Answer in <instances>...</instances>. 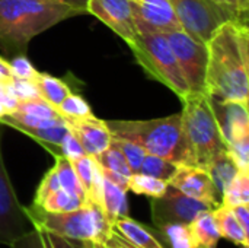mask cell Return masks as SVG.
I'll list each match as a JSON object with an SVG mask.
<instances>
[{"label": "cell", "instance_id": "cell-13", "mask_svg": "<svg viewBox=\"0 0 249 248\" xmlns=\"http://www.w3.org/2000/svg\"><path fill=\"white\" fill-rule=\"evenodd\" d=\"M168 184L196 200L209 203L213 209L220 205V196L217 194L209 172L203 168L181 165Z\"/></svg>", "mask_w": 249, "mask_h": 248}, {"label": "cell", "instance_id": "cell-24", "mask_svg": "<svg viewBox=\"0 0 249 248\" xmlns=\"http://www.w3.org/2000/svg\"><path fill=\"white\" fill-rule=\"evenodd\" d=\"M55 158V165H54V170L57 172V178H58V183H60V187L74 196H77L79 199H82L85 203H86V194H85V190L73 170V165L71 162L63 156V155H58V156H54Z\"/></svg>", "mask_w": 249, "mask_h": 248}, {"label": "cell", "instance_id": "cell-1", "mask_svg": "<svg viewBox=\"0 0 249 248\" xmlns=\"http://www.w3.org/2000/svg\"><path fill=\"white\" fill-rule=\"evenodd\" d=\"M206 95L248 105L249 32L247 22L226 20L207 41Z\"/></svg>", "mask_w": 249, "mask_h": 248}, {"label": "cell", "instance_id": "cell-7", "mask_svg": "<svg viewBox=\"0 0 249 248\" xmlns=\"http://www.w3.org/2000/svg\"><path fill=\"white\" fill-rule=\"evenodd\" d=\"M191 94H206L209 48L182 29L165 34Z\"/></svg>", "mask_w": 249, "mask_h": 248}, {"label": "cell", "instance_id": "cell-44", "mask_svg": "<svg viewBox=\"0 0 249 248\" xmlns=\"http://www.w3.org/2000/svg\"><path fill=\"white\" fill-rule=\"evenodd\" d=\"M242 1H244V4H245V6H248L249 7V0H242Z\"/></svg>", "mask_w": 249, "mask_h": 248}, {"label": "cell", "instance_id": "cell-30", "mask_svg": "<svg viewBox=\"0 0 249 248\" xmlns=\"http://www.w3.org/2000/svg\"><path fill=\"white\" fill-rule=\"evenodd\" d=\"M111 143L121 151V153L124 155V158L131 170V174H137L140 170V165L146 156V151L134 142L120 139L115 136H111Z\"/></svg>", "mask_w": 249, "mask_h": 248}, {"label": "cell", "instance_id": "cell-37", "mask_svg": "<svg viewBox=\"0 0 249 248\" xmlns=\"http://www.w3.org/2000/svg\"><path fill=\"white\" fill-rule=\"evenodd\" d=\"M10 72H12V76L13 77H18V79H26V80H34L35 76H36V70L35 67L31 64V61L25 57V56H16L10 63Z\"/></svg>", "mask_w": 249, "mask_h": 248}, {"label": "cell", "instance_id": "cell-10", "mask_svg": "<svg viewBox=\"0 0 249 248\" xmlns=\"http://www.w3.org/2000/svg\"><path fill=\"white\" fill-rule=\"evenodd\" d=\"M29 224L31 221L26 216L25 206H22L18 200V196L13 190L4 167L0 129V244L10 246L16 238L29 231Z\"/></svg>", "mask_w": 249, "mask_h": 248}, {"label": "cell", "instance_id": "cell-40", "mask_svg": "<svg viewBox=\"0 0 249 248\" xmlns=\"http://www.w3.org/2000/svg\"><path fill=\"white\" fill-rule=\"evenodd\" d=\"M12 77H13V76H12L9 63L0 57V83H7Z\"/></svg>", "mask_w": 249, "mask_h": 248}, {"label": "cell", "instance_id": "cell-11", "mask_svg": "<svg viewBox=\"0 0 249 248\" xmlns=\"http://www.w3.org/2000/svg\"><path fill=\"white\" fill-rule=\"evenodd\" d=\"M137 34H168L179 31L181 23L169 0H130Z\"/></svg>", "mask_w": 249, "mask_h": 248}, {"label": "cell", "instance_id": "cell-27", "mask_svg": "<svg viewBox=\"0 0 249 248\" xmlns=\"http://www.w3.org/2000/svg\"><path fill=\"white\" fill-rule=\"evenodd\" d=\"M181 165H177L165 158H160V156H156V155H150V153H146L142 165H140V170L139 172L140 174H144V175H150V177H155L158 180H162V181H169L175 172L178 171Z\"/></svg>", "mask_w": 249, "mask_h": 248}, {"label": "cell", "instance_id": "cell-25", "mask_svg": "<svg viewBox=\"0 0 249 248\" xmlns=\"http://www.w3.org/2000/svg\"><path fill=\"white\" fill-rule=\"evenodd\" d=\"M85 205V202L82 199H79L77 196L58 189L54 193L48 194L39 205H35L41 209H44L45 212H51V213H61V212H71L76 210L79 208H82Z\"/></svg>", "mask_w": 249, "mask_h": 248}, {"label": "cell", "instance_id": "cell-5", "mask_svg": "<svg viewBox=\"0 0 249 248\" xmlns=\"http://www.w3.org/2000/svg\"><path fill=\"white\" fill-rule=\"evenodd\" d=\"M26 216L32 227H38L61 237L90 243L95 248H102L111 231L104 210L93 205L85 203L82 208L71 212L51 213L32 205L25 208Z\"/></svg>", "mask_w": 249, "mask_h": 248}, {"label": "cell", "instance_id": "cell-26", "mask_svg": "<svg viewBox=\"0 0 249 248\" xmlns=\"http://www.w3.org/2000/svg\"><path fill=\"white\" fill-rule=\"evenodd\" d=\"M159 234V241L165 243V248H196L188 225L184 224H168L165 227L156 228Z\"/></svg>", "mask_w": 249, "mask_h": 248}, {"label": "cell", "instance_id": "cell-39", "mask_svg": "<svg viewBox=\"0 0 249 248\" xmlns=\"http://www.w3.org/2000/svg\"><path fill=\"white\" fill-rule=\"evenodd\" d=\"M236 221L239 222V225L242 227V229L248 234L249 231V205H238L231 208Z\"/></svg>", "mask_w": 249, "mask_h": 248}, {"label": "cell", "instance_id": "cell-38", "mask_svg": "<svg viewBox=\"0 0 249 248\" xmlns=\"http://www.w3.org/2000/svg\"><path fill=\"white\" fill-rule=\"evenodd\" d=\"M60 148H61V155L66 156L69 161H74V159L86 155L83 148H82V145H80V142L71 133V130L67 132V134L64 136V139H63L61 145H60Z\"/></svg>", "mask_w": 249, "mask_h": 248}, {"label": "cell", "instance_id": "cell-23", "mask_svg": "<svg viewBox=\"0 0 249 248\" xmlns=\"http://www.w3.org/2000/svg\"><path fill=\"white\" fill-rule=\"evenodd\" d=\"M220 205L226 208L249 205V171H238V174L223 191Z\"/></svg>", "mask_w": 249, "mask_h": 248}, {"label": "cell", "instance_id": "cell-12", "mask_svg": "<svg viewBox=\"0 0 249 248\" xmlns=\"http://www.w3.org/2000/svg\"><path fill=\"white\" fill-rule=\"evenodd\" d=\"M88 13L102 20L127 44L137 35L130 0H88Z\"/></svg>", "mask_w": 249, "mask_h": 248}, {"label": "cell", "instance_id": "cell-3", "mask_svg": "<svg viewBox=\"0 0 249 248\" xmlns=\"http://www.w3.org/2000/svg\"><path fill=\"white\" fill-rule=\"evenodd\" d=\"M105 123L111 136L134 142L146 153L165 158L177 165L196 167L181 113L153 120H109Z\"/></svg>", "mask_w": 249, "mask_h": 248}, {"label": "cell", "instance_id": "cell-17", "mask_svg": "<svg viewBox=\"0 0 249 248\" xmlns=\"http://www.w3.org/2000/svg\"><path fill=\"white\" fill-rule=\"evenodd\" d=\"M115 232H118L121 237H124L130 244L137 248H165L163 244L159 241L156 234L150 231L149 227L125 216L118 219L111 227Z\"/></svg>", "mask_w": 249, "mask_h": 248}, {"label": "cell", "instance_id": "cell-4", "mask_svg": "<svg viewBox=\"0 0 249 248\" xmlns=\"http://www.w3.org/2000/svg\"><path fill=\"white\" fill-rule=\"evenodd\" d=\"M181 120L187 142L194 156L196 167L207 170V167L226 151V142L220 133L217 121L206 94H188L181 98Z\"/></svg>", "mask_w": 249, "mask_h": 248}, {"label": "cell", "instance_id": "cell-29", "mask_svg": "<svg viewBox=\"0 0 249 248\" xmlns=\"http://www.w3.org/2000/svg\"><path fill=\"white\" fill-rule=\"evenodd\" d=\"M95 161L105 171L118 172V174L125 175V177H130L131 175V170H130V167H128L124 155L112 143H109V146L102 153H99L98 156H95Z\"/></svg>", "mask_w": 249, "mask_h": 248}, {"label": "cell", "instance_id": "cell-14", "mask_svg": "<svg viewBox=\"0 0 249 248\" xmlns=\"http://www.w3.org/2000/svg\"><path fill=\"white\" fill-rule=\"evenodd\" d=\"M209 99L226 145L244 136H249L248 105L233 101H219L210 96Z\"/></svg>", "mask_w": 249, "mask_h": 248}, {"label": "cell", "instance_id": "cell-42", "mask_svg": "<svg viewBox=\"0 0 249 248\" xmlns=\"http://www.w3.org/2000/svg\"><path fill=\"white\" fill-rule=\"evenodd\" d=\"M109 235H111V237H112L115 241H118V243H120V244H121V246H123L124 248H137V247H134L133 244H130V243H128V241H127L124 237H121L118 232H115L112 228H111V231H109Z\"/></svg>", "mask_w": 249, "mask_h": 248}, {"label": "cell", "instance_id": "cell-43", "mask_svg": "<svg viewBox=\"0 0 249 248\" xmlns=\"http://www.w3.org/2000/svg\"><path fill=\"white\" fill-rule=\"evenodd\" d=\"M102 248H124L118 241H115L111 235H108V238H107V241H105V244H104V247Z\"/></svg>", "mask_w": 249, "mask_h": 248}, {"label": "cell", "instance_id": "cell-22", "mask_svg": "<svg viewBox=\"0 0 249 248\" xmlns=\"http://www.w3.org/2000/svg\"><path fill=\"white\" fill-rule=\"evenodd\" d=\"M216 187L217 194L222 199L223 191L226 190V187L231 184V181L233 180V177L238 174L239 168L236 167V164L233 162V159L229 156L228 152H225L223 155L217 156L206 170Z\"/></svg>", "mask_w": 249, "mask_h": 248}, {"label": "cell", "instance_id": "cell-19", "mask_svg": "<svg viewBox=\"0 0 249 248\" xmlns=\"http://www.w3.org/2000/svg\"><path fill=\"white\" fill-rule=\"evenodd\" d=\"M102 210L111 227L118 219L128 216L127 190L115 186L114 183L105 178H104V191H102Z\"/></svg>", "mask_w": 249, "mask_h": 248}, {"label": "cell", "instance_id": "cell-35", "mask_svg": "<svg viewBox=\"0 0 249 248\" xmlns=\"http://www.w3.org/2000/svg\"><path fill=\"white\" fill-rule=\"evenodd\" d=\"M231 20L236 22H247L248 16V6L244 4L242 0H213Z\"/></svg>", "mask_w": 249, "mask_h": 248}, {"label": "cell", "instance_id": "cell-33", "mask_svg": "<svg viewBox=\"0 0 249 248\" xmlns=\"http://www.w3.org/2000/svg\"><path fill=\"white\" fill-rule=\"evenodd\" d=\"M226 151L241 171H249V136L228 143Z\"/></svg>", "mask_w": 249, "mask_h": 248}, {"label": "cell", "instance_id": "cell-32", "mask_svg": "<svg viewBox=\"0 0 249 248\" xmlns=\"http://www.w3.org/2000/svg\"><path fill=\"white\" fill-rule=\"evenodd\" d=\"M55 110L61 114V117H67V118H82V117L93 115L89 104L82 96L74 94H70Z\"/></svg>", "mask_w": 249, "mask_h": 248}, {"label": "cell", "instance_id": "cell-28", "mask_svg": "<svg viewBox=\"0 0 249 248\" xmlns=\"http://www.w3.org/2000/svg\"><path fill=\"white\" fill-rule=\"evenodd\" d=\"M166 187H168L166 181H162V180H158L155 177L144 175L140 172L131 174L128 178V191H133L136 194H143L150 199L160 197L165 193Z\"/></svg>", "mask_w": 249, "mask_h": 248}, {"label": "cell", "instance_id": "cell-36", "mask_svg": "<svg viewBox=\"0 0 249 248\" xmlns=\"http://www.w3.org/2000/svg\"><path fill=\"white\" fill-rule=\"evenodd\" d=\"M58 189H61V187H60V183H58V178H57V172H55V170L53 167L51 170H48V172L44 175L42 181L39 183L32 205H39L48 194L54 193Z\"/></svg>", "mask_w": 249, "mask_h": 248}, {"label": "cell", "instance_id": "cell-9", "mask_svg": "<svg viewBox=\"0 0 249 248\" xmlns=\"http://www.w3.org/2000/svg\"><path fill=\"white\" fill-rule=\"evenodd\" d=\"M209 209H213L209 203L196 200L169 184L160 197L150 199V213L155 228L168 224L188 225L198 213Z\"/></svg>", "mask_w": 249, "mask_h": 248}, {"label": "cell", "instance_id": "cell-31", "mask_svg": "<svg viewBox=\"0 0 249 248\" xmlns=\"http://www.w3.org/2000/svg\"><path fill=\"white\" fill-rule=\"evenodd\" d=\"M15 111L23 113L32 117H38V118H61V114L41 96L34 98V99H26V101H18Z\"/></svg>", "mask_w": 249, "mask_h": 248}, {"label": "cell", "instance_id": "cell-15", "mask_svg": "<svg viewBox=\"0 0 249 248\" xmlns=\"http://www.w3.org/2000/svg\"><path fill=\"white\" fill-rule=\"evenodd\" d=\"M63 120L71 133L77 137L86 155L95 158L109 146L111 133L104 120H99L95 115L82 118L63 117Z\"/></svg>", "mask_w": 249, "mask_h": 248}, {"label": "cell", "instance_id": "cell-6", "mask_svg": "<svg viewBox=\"0 0 249 248\" xmlns=\"http://www.w3.org/2000/svg\"><path fill=\"white\" fill-rule=\"evenodd\" d=\"M128 45L137 63L152 77L168 86L179 98H184L190 94V88L165 35L137 34Z\"/></svg>", "mask_w": 249, "mask_h": 248}, {"label": "cell", "instance_id": "cell-21", "mask_svg": "<svg viewBox=\"0 0 249 248\" xmlns=\"http://www.w3.org/2000/svg\"><path fill=\"white\" fill-rule=\"evenodd\" d=\"M34 82L36 85L39 96L42 99H45L54 108H57L71 94L69 86L63 80H60V79H57V77H54L51 75H47V73H39L38 72Z\"/></svg>", "mask_w": 249, "mask_h": 248}, {"label": "cell", "instance_id": "cell-41", "mask_svg": "<svg viewBox=\"0 0 249 248\" xmlns=\"http://www.w3.org/2000/svg\"><path fill=\"white\" fill-rule=\"evenodd\" d=\"M60 3H64L67 6H71L74 9H77L80 13H86L88 12V0H55Z\"/></svg>", "mask_w": 249, "mask_h": 248}, {"label": "cell", "instance_id": "cell-2", "mask_svg": "<svg viewBox=\"0 0 249 248\" xmlns=\"http://www.w3.org/2000/svg\"><path fill=\"white\" fill-rule=\"evenodd\" d=\"M76 15L77 9L55 0H0V45L23 54L35 35Z\"/></svg>", "mask_w": 249, "mask_h": 248}, {"label": "cell", "instance_id": "cell-20", "mask_svg": "<svg viewBox=\"0 0 249 248\" xmlns=\"http://www.w3.org/2000/svg\"><path fill=\"white\" fill-rule=\"evenodd\" d=\"M213 216H214V221H216V225L219 228L222 238H226L242 248H248V234L242 229V227L236 221L231 208L219 205L217 208L213 209Z\"/></svg>", "mask_w": 249, "mask_h": 248}, {"label": "cell", "instance_id": "cell-18", "mask_svg": "<svg viewBox=\"0 0 249 248\" xmlns=\"http://www.w3.org/2000/svg\"><path fill=\"white\" fill-rule=\"evenodd\" d=\"M188 229L196 248H217L222 238L213 216V209L198 213L188 224Z\"/></svg>", "mask_w": 249, "mask_h": 248}, {"label": "cell", "instance_id": "cell-34", "mask_svg": "<svg viewBox=\"0 0 249 248\" xmlns=\"http://www.w3.org/2000/svg\"><path fill=\"white\" fill-rule=\"evenodd\" d=\"M9 89L12 91L13 96L18 101H26V99H34L39 98V92L36 89V85L34 80H26V79H18L12 77L7 82Z\"/></svg>", "mask_w": 249, "mask_h": 248}, {"label": "cell", "instance_id": "cell-16", "mask_svg": "<svg viewBox=\"0 0 249 248\" xmlns=\"http://www.w3.org/2000/svg\"><path fill=\"white\" fill-rule=\"evenodd\" d=\"M10 248H95L90 243L76 241L51 231L32 227L28 232L16 238L10 246Z\"/></svg>", "mask_w": 249, "mask_h": 248}, {"label": "cell", "instance_id": "cell-8", "mask_svg": "<svg viewBox=\"0 0 249 248\" xmlns=\"http://www.w3.org/2000/svg\"><path fill=\"white\" fill-rule=\"evenodd\" d=\"M169 3L182 31L206 44L222 23L231 20L213 0H169Z\"/></svg>", "mask_w": 249, "mask_h": 248}]
</instances>
